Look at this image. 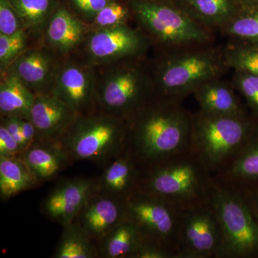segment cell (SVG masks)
I'll use <instances>...</instances> for the list:
<instances>
[{
    "label": "cell",
    "mask_w": 258,
    "mask_h": 258,
    "mask_svg": "<svg viewBox=\"0 0 258 258\" xmlns=\"http://www.w3.org/2000/svg\"><path fill=\"white\" fill-rule=\"evenodd\" d=\"M22 23L37 25L46 18L51 7V0H9Z\"/></svg>",
    "instance_id": "29"
},
{
    "label": "cell",
    "mask_w": 258,
    "mask_h": 258,
    "mask_svg": "<svg viewBox=\"0 0 258 258\" xmlns=\"http://www.w3.org/2000/svg\"><path fill=\"white\" fill-rule=\"evenodd\" d=\"M103 166L96 181V191L125 200L138 189L140 167L127 151L113 158Z\"/></svg>",
    "instance_id": "16"
},
{
    "label": "cell",
    "mask_w": 258,
    "mask_h": 258,
    "mask_svg": "<svg viewBox=\"0 0 258 258\" xmlns=\"http://www.w3.org/2000/svg\"><path fill=\"white\" fill-rule=\"evenodd\" d=\"M139 167L137 189L181 212L209 203L214 176L189 151Z\"/></svg>",
    "instance_id": "2"
},
{
    "label": "cell",
    "mask_w": 258,
    "mask_h": 258,
    "mask_svg": "<svg viewBox=\"0 0 258 258\" xmlns=\"http://www.w3.org/2000/svg\"><path fill=\"white\" fill-rule=\"evenodd\" d=\"M96 191V181L88 178L66 180L54 188L42 203V211L62 227L74 222L83 205Z\"/></svg>",
    "instance_id": "11"
},
{
    "label": "cell",
    "mask_w": 258,
    "mask_h": 258,
    "mask_svg": "<svg viewBox=\"0 0 258 258\" xmlns=\"http://www.w3.org/2000/svg\"><path fill=\"white\" fill-rule=\"evenodd\" d=\"M52 94L78 115L89 113L96 101L92 77L88 71L77 66H69L61 71Z\"/></svg>",
    "instance_id": "13"
},
{
    "label": "cell",
    "mask_w": 258,
    "mask_h": 258,
    "mask_svg": "<svg viewBox=\"0 0 258 258\" xmlns=\"http://www.w3.org/2000/svg\"><path fill=\"white\" fill-rule=\"evenodd\" d=\"M26 36L23 30L12 35L0 34V63L2 67L14 60L25 48Z\"/></svg>",
    "instance_id": "30"
},
{
    "label": "cell",
    "mask_w": 258,
    "mask_h": 258,
    "mask_svg": "<svg viewBox=\"0 0 258 258\" xmlns=\"http://www.w3.org/2000/svg\"><path fill=\"white\" fill-rule=\"evenodd\" d=\"M204 113L215 115H245L230 85L215 79L203 83L194 92Z\"/></svg>",
    "instance_id": "18"
},
{
    "label": "cell",
    "mask_w": 258,
    "mask_h": 258,
    "mask_svg": "<svg viewBox=\"0 0 258 258\" xmlns=\"http://www.w3.org/2000/svg\"><path fill=\"white\" fill-rule=\"evenodd\" d=\"M96 96L104 113L126 121L152 100L147 78L138 68L130 66L108 75Z\"/></svg>",
    "instance_id": "9"
},
{
    "label": "cell",
    "mask_w": 258,
    "mask_h": 258,
    "mask_svg": "<svg viewBox=\"0 0 258 258\" xmlns=\"http://www.w3.org/2000/svg\"><path fill=\"white\" fill-rule=\"evenodd\" d=\"M192 115L181 100H151L128 120L127 151L139 166L189 151Z\"/></svg>",
    "instance_id": "1"
},
{
    "label": "cell",
    "mask_w": 258,
    "mask_h": 258,
    "mask_svg": "<svg viewBox=\"0 0 258 258\" xmlns=\"http://www.w3.org/2000/svg\"><path fill=\"white\" fill-rule=\"evenodd\" d=\"M83 24L64 8L57 10L51 19L47 37L52 46L62 52L74 49L82 40Z\"/></svg>",
    "instance_id": "24"
},
{
    "label": "cell",
    "mask_w": 258,
    "mask_h": 258,
    "mask_svg": "<svg viewBox=\"0 0 258 258\" xmlns=\"http://www.w3.org/2000/svg\"><path fill=\"white\" fill-rule=\"evenodd\" d=\"M227 66L258 76V42H248L227 49L224 55Z\"/></svg>",
    "instance_id": "28"
},
{
    "label": "cell",
    "mask_w": 258,
    "mask_h": 258,
    "mask_svg": "<svg viewBox=\"0 0 258 258\" xmlns=\"http://www.w3.org/2000/svg\"><path fill=\"white\" fill-rule=\"evenodd\" d=\"M1 124L4 125L7 130L13 136V138L23 149L24 152L28 147V146L24 139L23 134H22L20 118L15 116L4 117Z\"/></svg>",
    "instance_id": "38"
},
{
    "label": "cell",
    "mask_w": 258,
    "mask_h": 258,
    "mask_svg": "<svg viewBox=\"0 0 258 258\" xmlns=\"http://www.w3.org/2000/svg\"><path fill=\"white\" fill-rule=\"evenodd\" d=\"M79 116L52 94H38L30 112L36 129L35 141H55Z\"/></svg>",
    "instance_id": "14"
},
{
    "label": "cell",
    "mask_w": 258,
    "mask_h": 258,
    "mask_svg": "<svg viewBox=\"0 0 258 258\" xmlns=\"http://www.w3.org/2000/svg\"><path fill=\"white\" fill-rule=\"evenodd\" d=\"M143 242L138 228L133 222L124 218L97 244L100 257L132 258Z\"/></svg>",
    "instance_id": "20"
},
{
    "label": "cell",
    "mask_w": 258,
    "mask_h": 258,
    "mask_svg": "<svg viewBox=\"0 0 258 258\" xmlns=\"http://www.w3.org/2000/svg\"><path fill=\"white\" fill-rule=\"evenodd\" d=\"M132 258H178V256L169 249L144 241Z\"/></svg>",
    "instance_id": "34"
},
{
    "label": "cell",
    "mask_w": 258,
    "mask_h": 258,
    "mask_svg": "<svg viewBox=\"0 0 258 258\" xmlns=\"http://www.w3.org/2000/svg\"><path fill=\"white\" fill-rule=\"evenodd\" d=\"M125 218V200L94 191L74 223L98 242Z\"/></svg>",
    "instance_id": "12"
},
{
    "label": "cell",
    "mask_w": 258,
    "mask_h": 258,
    "mask_svg": "<svg viewBox=\"0 0 258 258\" xmlns=\"http://www.w3.org/2000/svg\"><path fill=\"white\" fill-rule=\"evenodd\" d=\"M128 11L124 5L110 2L95 17V22L101 28L123 25L128 18Z\"/></svg>",
    "instance_id": "32"
},
{
    "label": "cell",
    "mask_w": 258,
    "mask_h": 258,
    "mask_svg": "<svg viewBox=\"0 0 258 258\" xmlns=\"http://www.w3.org/2000/svg\"><path fill=\"white\" fill-rule=\"evenodd\" d=\"M235 85L249 106L258 115V76L244 71H237L235 75Z\"/></svg>",
    "instance_id": "31"
},
{
    "label": "cell",
    "mask_w": 258,
    "mask_h": 258,
    "mask_svg": "<svg viewBox=\"0 0 258 258\" xmlns=\"http://www.w3.org/2000/svg\"><path fill=\"white\" fill-rule=\"evenodd\" d=\"M214 177L230 185L258 183V130L243 150Z\"/></svg>",
    "instance_id": "21"
},
{
    "label": "cell",
    "mask_w": 258,
    "mask_h": 258,
    "mask_svg": "<svg viewBox=\"0 0 258 258\" xmlns=\"http://www.w3.org/2000/svg\"><path fill=\"white\" fill-rule=\"evenodd\" d=\"M240 9H258V0H236Z\"/></svg>",
    "instance_id": "40"
},
{
    "label": "cell",
    "mask_w": 258,
    "mask_h": 258,
    "mask_svg": "<svg viewBox=\"0 0 258 258\" xmlns=\"http://www.w3.org/2000/svg\"><path fill=\"white\" fill-rule=\"evenodd\" d=\"M209 203L222 234L219 258H244L258 254V222L237 190L213 178Z\"/></svg>",
    "instance_id": "5"
},
{
    "label": "cell",
    "mask_w": 258,
    "mask_h": 258,
    "mask_svg": "<svg viewBox=\"0 0 258 258\" xmlns=\"http://www.w3.org/2000/svg\"><path fill=\"white\" fill-rule=\"evenodd\" d=\"M23 149L4 125H0V157H19Z\"/></svg>",
    "instance_id": "35"
},
{
    "label": "cell",
    "mask_w": 258,
    "mask_h": 258,
    "mask_svg": "<svg viewBox=\"0 0 258 258\" xmlns=\"http://www.w3.org/2000/svg\"><path fill=\"white\" fill-rule=\"evenodd\" d=\"M228 185L235 188L240 194L258 222V188L255 185L251 184Z\"/></svg>",
    "instance_id": "36"
},
{
    "label": "cell",
    "mask_w": 258,
    "mask_h": 258,
    "mask_svg": "<svg viewBox=\"0 0 258 258\" xmlns=\"http://www.w3.org/2000/svg\"><path fill=\"white\" fill-rule=\"evenodd\" d=\"M181 211L161 199L137 189L125 200V218L138 228L144 242L178 252Z\"/></svg>",
    "instance_id": "8"
},
{
    "label": "cell",
    "mask_w": 258,
    "mask_h": 258,
    "mask_svg": "<svg viewBox=\"0 0 258 258\" xmlns=\"http://www.w3.org/2000/svg\"><path fill=\"white\" fill-rule=\"evenodd\" d=\"M35 95L16 75H9L0 86L2 116H15L30 120Z\"/></svg>",
    "instance_id": "22"
},
{
    "label": "cell",
    "mask_w": 258,
    "mask_h": 258,
    "mask_svg": "<svg viewBox=\"0 0 258 258\" xmlns=\"http://www.w3.org/2000/svg\"><path fill=\"white\" fill-rule=\"evenodd\" d=\"M71 2L83 14L95 18L96 15L111 1L110 0H71Z\"/></svg>",
    "instance_id": "37"
},
{
    "label": "cell",
    "mask_w": 258,
    "mask_h": 258,
    "mask_svg": "<svg viewBox=\"0 0 258 258\" xmlns=\"http://www.w3.org/2000/svg\"><path fill=\"white\" fill-rule=\"evenodd\" d=\"M144 45L143 39L139 33L120 25L102 28L93 33L88 48L93 58L108 61L137 55Z\"/></svg>",
    "instance_id": "15"
},
{
    "label": "cell",
    "mask_w": 258,
    "mask_h": 258,
    "mask_svg": "<svg viewBox=\"0 0 258 258\" xmlns=\"http://www.w3.org/2000/svg\"><path fill=\"white\" fill-rule=\"evenodd\" d=\"M21 22L9 0H0V34L15 33L21 30Z\"/></svg>",
    "instance_id": "33"
},
{
    "label": "cell",
    "mask_w": 258,
    "mask_h": 258,
    "mask_svg": "<svg viewBox=\"0 0 258 258\" xmlns=\"http://www.w3.org/2000/svg\"><path fill=\"white\" fill-rule=\"evenodd\" d=\"M19 157L42 182L54 179L71 164L56 141H35Z\"/></svg>",
    "instance_id": "17"
},
{
    "label": "cell",
    "mask_w": 258,
    "mask_h": 258,
    "mask_svg": "<svg viewBox=\"0 0 258 258\" xmlns=\"http://www.w3.org/2000/svg\"><path fill=\"white\" fill-rule=\"evenodd\" d=\"M225 60L209 51L193 50L169 56L157 71L160 97L181 100L203 83L217 79Z\"/></svg>",
    "instance_id": "7"
},
{
    "label": "cell",
    "mask_w": 258,
    "mask_h": 258,
    "mask_svg": "<svg viewBox=\"0 0 258 258\" xmlns=\"http://www.w3.org/2000/svg\"><path fill=\"white\" fill-rule=\"evenodd\" d=\"M226 33L250 42H258V9H241L224 26Z\"/></svg>",
    "instance_id": "27"
},
{
    "label": "cell",
    "mask_w": 258,
    "mask_h": 258,
    "mask_svg": "<svg viewBox=\"0 0 258 258\" xmlns=\"http://www.w3.org/2000/svg\"><path fill=\"white\" fill-rule=\"evenodd\" d=\"M199 23L225 26L240 12L236 0H173Z\"/></svg>",
    "instance_id": "19"
},
{
    "label": "cell",
    "mask_w": 258,
    "mask_h": 258,
    "mask_svg": "<svg viewBox=\"0 0 258 258\" xmlns=\"http://www.w3.org/2000/svg\"><path fill=\"white\" fill-rule=\"evenodd\" d=\"M52 257H100L98 244L76 224L63 227L60 240L56 246Z\"/></svg>",
    "instance_id": "26"
},
{
    "label": "cell",
    "mask_w": 258,
    "mask_h": 258,
    "mask_svg": "<svg viewBox=\"0 0 258 258\" xmlns=\"http://www.w3.org/2000/svg\"><path fill=\"white\" fill-rule=\"evenodd\" d=\"M132 7L146 30L164 45H199L210 39L203 25L173 1L133 0Z\"/></svg>",
    "instance_id": "6"
},
{
    "label": "cell",
    "mask_w": 258,
    "mask_h": 258,
    "mask_svg": "<svg viewBox=\"0 0 258 258\" xmlns=\"http://www.w3.org/2000/svg\"><path fill=\"white\" fill-rule=\"evenodd\" d=\"M20 123H21V131L24 139L28 147H30L36 140V129L32 124L31 120L20 118Z\"/></svg>",
    "instance_id": "39"
},
{
    "label": "cell",
    "mask_w": 258,
    "mask_h": 258,
    "mask_svg": "<svg viewBox=\"0 0 258 258\" xmlns=\"http://www.w3.org/2000/svg\"><path fill=\"white\" fill-rule=\"evenodd\" d=\"M168 1H173V0H168Z\"/></svg>",
    "instance_id": "41"
},
{
    "label": "cell",
    "mask_w": 258,
    "mask_h": 258,
    "mask_svg": "<svg viewBox=\"0 0 258 258\" xmlns=\"http://www.w3.org/2000/svg\"><path fill=\"white\" fill-rule=\"evenodd\" d=\"M222 234L210 203L182 211L178 231L179 258H219Z\"/></svg>",
    "instance_id": "10"
},
{
    "label": "cell",
    "mask_w": 258,
    "mask_h": 258,
    "mask_svg": "<svg viewBox=\"0 0 258 258\" xmlns=\"http://www.w3.org/2000/svg\"><path fill=\"white\" fill-rule=\"evenodd\" d=\"M52 61L48 55L34 50L18 57L13 66L12 74L16 75L28 87H43L52 72Z\"/></svg>",
    "instance_id": "25"
},
{
    "label": "cell",
    "mask_w": 258,
    "mask_h": 258,
    "mask_svg": "<svg viewBox=\"0 0 258 258\" xmlns=\"http://www.w3.org/2000/svg\"><path fill=\"white\" fill-rule=\"evenodd\" d=\"M40 181L28 164L19 157H0V197L9 200Z\"/></svg>",
    "instance_id": "23"
},
{
    "label": "cell",
    "mask_w": 258,
    "mask_h": 258,
    "mask_svg": "<svg viewBox=\"0 0 258 258\" xmlns=\"http://www.w3.org/2000/svg\"><path fill=\"white\" fill-rule=\"evenodd\" d=\"M257 128L246 115H192L189 151L215 176L250 142Z\"/></svg>",
    "instance_id": "3"
},
{
    "label": "cell",
    "mask_w": 258,
    "mask_h": 258,
    "mask_svg": "<svg viewBox=\"0 0 258 258\" xmlns=\"http://www.w3.org/2000/svg\"><path fill=\"white\" fill-rule=\"evenodd\" d=\"M128 122L108 113L77 117L56 139L71 164L88 161L104 166L126 147Z\"/></svg>",
    "instance_id": "4"
}]
</instances>
